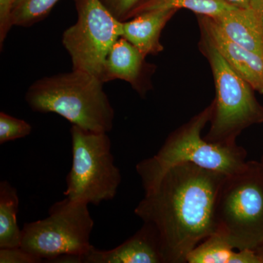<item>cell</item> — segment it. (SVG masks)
Here are the masks:
<instances>
[{
	"label": "cell",
	"mask_w": 263,
	"mask_h": 263,
	"mask_svg": "<svg viewBox=\"0 0 263 263\" xmlns=\"http://www.w3.org/2000/svg\"><path fill=\"white\" fill-rule=\"evenodd\" d=\"M226 177L184 162L144 191L135 214L157 230L164 263H186L189 254L216 233V202Z\"/></svg>",
	"instance_id": "cell-1"
},
{
	"label": "cell",
	"mask_w": 263,
	"mask_h": 263,
	"mask_svg": "<svg viewBox=\"0 0 263 263\" xmlns=\"http://www.w3.org/2000/svg\"><path fill=\"white\" fill-rule=\"evenodd\" d=\"M104 84L91 74L72 70L34 81L25 100L33 111L58 114L86 130L108 133L114 127L115 110Z\"/></svg>",
	"instance_id": "cell-2"
},
{
	"label": "cell",
	"mask_w": 263,
	"mask_h": 263,
	"mask_svg": "<svg viewBox=\"0 0 263 263\" xmlns=\"http://www.w3.org/2000/svg\"><path fill=\"white\" fill-rule=\"evenodd\" d=\"M213 108L212 103L171 133L155 155L137 164V173L144 191L155 185L170 167L184 162L227 176L245 168L247 163L245 148L238 144L226 146L211 143L201 136L202 129L212 119Z\"/></svg>",
	"instance_id": "cell-3"
},
{
	"label": "cell",
	"mask_w": 263,
	"mask_h": 263,
	"mask_svg": "<svg viewBox=\"0 0 263 263\" xmlns=\"http://www.w3.org/2000/svg\"><path fill=\"white\" fill-rule=\"evenodd\" d=\"M200 32L199 46L210 64L216 88L210 129L204 138L233 146L245 129L263 122V107L252 86L230 67L206 34Z\"/></svg>",
	"instance_id": "cell-4"
},
{
	"label": "cell",
	"mask_w": 263,
	"mask_h": 263,
	"mask_svg": "<svg viewBox=\"0 0 263 263\" xmlns=\"http://www.w3.org/2000/svg\"><path fill=\"white\" fill-rule=\"evenodd\" d=\"M216 233L237 250L256 251L263 245V167L247 161L245 167L227 176L218 195Z\"/></svg>",
	"instance_id": "cell-5"
},
{
	"label": "cell",
	"mask_w": 263,
	"mask_h": 263,
	"mask_svg": "<svg viewBox=\"0 0 263 263\" xmlns=\"http://www.w3.org/2000/svg\"><path fill=\"white\" fill-rule=\"evenodd\" d=\"M72 167L64 195L72 201L98 205L112 200L122 182L114 163L108 133H95L76 125L70 129Z\"/></svg>",
	"instance_id": "cell-6"
},
{
	"label": "cell",
	"mask_w": 263,
	"mask_h": 263,
	"mask_svg": "<svg viewBox=\"0 0 263 263\" xmlns=\"http://www.w3.org/2000/svg\"><path fill=\"white\" fill-rule=\"evenodd\" d=\"M93 228L88 204L65 197L50 208L46 219L24 224L21 247L47 262L65 255L81 258L92 247Z\"/></svg>",
	"instance_id": "cell-7"
},
{
	"label": "cell",
	"mask_w": 263,
	"mask_h": 263,
	"mask_svg": "<svg viewBox=\"0 0 263 263\" xmlns=\"http://www.w3.org/2000/svg\"><path fill=\"white\" fill-rule=\"evenodd\" d=\"M74 2L77 21L62 34V44L70 55L72 70L87 72L103 81L109 52L122 37L123 22L100 0Z\"/></svg>",
	"instance_id": "cell-8"
},
{
	"label": "cell",
	"mask_w": 263,
	"mask_h": 263,
	"mask_svg": "<svg viewBox=\"0 0 263 263\" xmlns=\"http://www.w3.org/2000/svg\"><path fill=\"white\" fill-rule=\"evenodd\" d=\"M200 31L205 33L230 67L263 94V57L230 40L211 17L197 15Z\"/></svg>",
	"instance_id": "cell-9"
},
{
	"label": "cell",
	"mask_w": 263,
	"mask_h": 263,
	"mask_svg": "<svg viewBox=\"0 0 263 263\" xmlns=\"http://www.w3.org/2000/svg\"><path fill=\"white\" fill-rule=\"evenodd\" d=\"M143 223L141 229L116 248L100 250L92 246L81 257V262L164 263L157 230L152 224Z\"/></svg>",
	"instance_id": "cell-10"
},
{
	"label": "cell",
	"mask_w": 263,
	"mask_h": 263,
	"mask_svg": "<svg viewBox=\"0 0 263 263\" xmlns=\"http://www.w3.org/2000/svg\"><path fill=\"white\" fill-rule=\"evenodd\" d=\"M146 56L126 38L121 37L109 52L103 81H127L141 96L150 89V76L154 66L146 62Z\"/></svg>",
	"instance_id": "cell-11"
},
{
	"label": "cell",
	"mask_w": 263,
	"mask_h": 263,
	"mask_svg": "<svg viewBox=\"0 0 263 263\" xmlns=\"http://www.w3.org/2000/svg\"><path fill=\"white\" fill-rule=\"evenodd\" d=\"M176 9L150 10L123 22V35L145 55L163 51L160 43L162 29L177 12Z\"/></svg>",
	"instance_id": "cell-12"
},
{
	"label": "cell",
	"mask_w": 263,
	"mask_h": 263,
	"mask_svg": "<svg viewBox=\"0 0 263 263\" xmlns=\"http://www.w3.org/2000/svg\"><path fill=\"white\" fill-rule=\"evenodd\" d=\"M212 18L230 40L263 57V29L250 8H232Z\"/></svg>",
	"instance_id": "cell-13"
},
{
	"label": "cell",
	"mask_w": 263,
	"mask_h": 263,
	"mask_svg": "<svg viewBox=\"0 0 263 263\" xmlns=\"http://www.w3.org/2000/svg\"><path fill=\"white\" fill-rule=\"evenodd\" d=\"M235 249L222 235L215 233L189 254L186 263H262L255 251Z\"/></svg>",
	"instance_id": "cell-14"
},
{
	"label": "cell",
	"mask_w": 263,
	"mask_h": 263,
	"mask_svg": "<svg viewBox=\"0 0 263 263\" xmlns=\"http://www.w3.org/2000/svg\"><path fill=\"white\" fill-rule=\"evenodd\" d=\"M19 197L16 189L8 181L0 183V249L22 245V230L17 222Z\"/></svg>",
	"instance_id": "cell-15"
},
{
	"label": "cell",
	"mask_w": 263,
	"mask_h": 263,
	"mask_svg": "<svg viewBox=\"0 0 263 263\" xmlns=\"http://www.w3.org/2000/svg\"><path fill=\"white\" fill-rule=\"evenodd\" d=\"M181 8L192 10L197 15L215 18L226 10L235 8L230 6L224 0H145L135 10L132 18L150 10Z\"/></svg>",
	"instance_id": "cell-16"
},
{
	"label": "cell",
	"mask_w": 263,
	"mask_h": 263,
	"mask_svg": "<svg viewBox=\"0 0 263 263\" xmlns=\"http://www.w3.org/2000/svg\"><path fill=\"white\" fill-rule=\"evenodd\" d=\"M60 0H17L13 10V26L29 27L43 20Z\"/></svg>",
	"instance_id": "cell-17"
},
{
	"label": "cell",
	"mask_w": 263,
	"mask_h": 263,
	"mask_svg": "<svg viewBox=\"0 0 263 263\" xmlns=\"http://www.w3.org/2000/svg\"><path fill=\"white\" fill-rule=\"evenodd\" d=\"M32 127L23 119L0 113V144L26 138L32 133Z\"/></svg>",
	"instance_id": "cell-18"
},
{
	"label": "cell",
	"mask_w": 263,
	"mask_h": 263,
	"mask_svg": "<svg viewBox=\"0 0 263 263\" xmlns=\"http://www.w3.org/2000/svg\"><path fill=\"white\" fill-rule=\"evenodd\" d=\"M100 1L117 20L124 22L132 18L135 10L145 0H100Z\"/></svg>",
	"instance_id": "cell-19"
},
{
	"label": "cell",
	"mask_w": 263,
	"mask_h": 263,
	"mask_svg": "<svg viewBox=\"0 0 263 263\" xmlns=\"http://www.w3.org/2000/svg\"><path fill=\"white\" fill-rule=\"evenodd\" d=\"M42 259L22 247L0 249V263H41Z\"/></svg>",
	"instance_id": "cell-20"
},
{
	"label": "cell",
	"mask_w": 263,
	"mask_h": 263,
	"mask_svg": "<svg viewBox=\"0 0 263 263\" xmlns=\"http://www.w3.org/2000/svg\"><path fill=\"white\" fill-rule=\"evenodd\" d=\"M17 0H0V48L3 49L5 39L13 27V8Z\"/></svg>",
	"instance_id": "cell-21"
},
{
	"label": "cell",
	"mask_w": 263,
	"mask_h": 263,
	"mask_svg": "<svg viewBox=\"0 0 263 263\" xmlns=\"http://www.w3.org/2000/svg\"><path fill=\"white\" fill-rule=\"evenodd\" d=\"M249 8L257 15L263 29V0H252Z\"/></svg>",
	"instance_id": "cell-22"
},
{
	"label": "cell",
	"mask_w": 263,
	"mask_h": 263,
	"mask_svg": "<svg viewBox=\"0 0 263 263\" xmlns=\"http://www.w3.org/2000/svg\"><path fill=\"white\" fill-rule=\"evenodd\" d=\"M230 6L235 8H248L252 0H224Z\"/></svg>",
	"instance_id": "cell-23"
},
{
	"label": "cell",
	"mask_w": 263,
	"mask_h": 263,
	"mask_svg": "<svg viewBox=\"0 0 263 263\" xmlns=\"http://www.w3.org/2000/svg\"><path fill=\"white\" fill-rule=\"evenodd\" d=\"M255 252L257 255H258L259 259H260L261 262L263 263V245L259 248L257 249Z\"/></svg>",
	"instance_id": "cell-24"
},
{
	"label": "cell",
	"mask_w": 263,
	"mask_h": 263,
	"mask_svg": "<svg viewBox=\"0 0 263 263\" xmlns=\"http://www.w3.org/2000/svg\"><path fill=\"white\" fill-rule=\"evenodd\" d=\"M260 163H261V164H262V167H263V156H262V160H261Z\"/></svg>",
	"instance_id": "cell-25"
}]
</instances>
